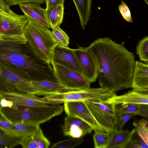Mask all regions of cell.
I'll return each mask as SVG.
<instances>
[{"label": "cell", "instance_id": "1", "mask_svg": "<svg viewBox=\"0 0 148 148\" xmlns=\"http://www.w3.org/2000/svg\"><path fill=\"white\" fill-rule=\"evenodd\" d=\"M96 61L100 87L114 92L131 88L135 56L108 37L98 38L88 47Z\"/></svg>", "mask_w": 148, "mask_h": 148}, {"label": "cell", "instance_id": "2", "mask_svg": "<svg viewBox=\"0 0 148 148\" xmlns=\"http://www.w3.org/2000/svg\"><path fill=\"white\" fill-rule=\"evenodd\" d=\"M0 65L28 80L57 82L51 64L37 58L27 42L0 38Z\"/></svg>", "mask_w": 148, "mask_h": 148}, {"label": "cell", "instance_id": "3", "mask_svg": "<svg viewBox=\"0 0 148 148\" xmlns=\"http://www.w3.org/2000/svg\"><path fill=\"white\" fill-rule=\"evenodd\" d=\"M28 18L29 21L24 31L27 43L37 58L51 64L54 49L57 45L52 37L51 32Z\"/></svg>", "mask_w": 148, "mask_h": 148}, {"label": "cell", "instance_id": "4", "mask_svg": "<svg viewBox=\"0 0 148 148\" xmlns=\"http://www.w3.org/2000/svg\"><path fill=\"white\" fill-rule=\"evenodd\" d=\"M114 92L110 89L100 87L82 90H66L43 98L49 104H60L70 101L104 100L112 96Z\"/></svg>", "mask_w": 148, "mask_h": 148}, {"label": "cell", "instance_id": "5", "mask_svg": "<svg viewBox=\"0 0 148 148\" xmlns=\"http://www.w3.org/2000/svg\"><path fill=\"white\" fill-rule=\"evenodd\" d=\"M29 21L25 15L10 14L0 12V38L16 42H27L24 31Z\"/></svg>", "mask_w": 148, "mask_h": 148}, {"label": "cell", "instance_id": "6", "mask_svg": "<svg viewBox=\"0 0 148 148\" xmlns=\"http://www.w3.org/2000/svg\"><path fill=\"white\" fill-rule=\"evenodd\" d=\"M84 101L95 119L107 132L114 130L118 118L114 105L104 100Z\"/></svg>", "mask_w": 148, "mask_h": 148}, {"label": "cell", "instance_id": "7", "mask_svg": "<svg viewBox=\"0 0 148 148\" xmlns=\"http://www.w3.org/2000/svg\"><path fill=\"white\" fill-rule=\"evenodd\" d=\"M0 92L29 93L38 95L32 80L23 78L5 67L0 65Z\"/></svg>", "mask_w": 148, "mask_h": 148}, {"label": "cell", "instance_id": "8", "mask_svg": "<svg viewBox=\"0 0 148 148\" xmlns=\"http://www.w3.org/2000/svg\"><path fill=\"white\" fill-rule=\"evenodd\" d=\"M51 65L58 82L67 90H82L90 88V83L82 73L53 62Z\"/></svg>", "mask_w": 148, "mask_h": 148}, {"label": "cell", "instance_id": "9", "mask_svg": "<svg viewBox=\"0 0 148 148\" xmlns=\"http://www.w3.org/2000/svg\"><path fill=\"white\" fill-rule=\"evenodd\" d=\"M73 51L84 78L90 83L95 82L97 78V67L95 60L88 47L78 46V48L73 49Z\"/></svg>", "mask_w": 148, "mask_h": 148}, {"label": "cell", "instance_id": "10", "mask_svg": "<svg viewBox=\"0 0 148 148\" xmlns=\"http://www.w3.org/2000/svg\"><path fill=\"white\" fill-rule=\"evenodd\" d=\"M64 110L67 115L78 118L89 125L95 132H107L95 119L84 101L64 103Z\"/></svg>", "mask_w": 148, "mask_h": 148}, {"label": "cell", "instance_id": "11", "mask_svg": "<svg viewBox=\"0 0 148 148\" xmlns=\"http://www.w3.org/2000/svg\"><path fill=\"white\" fill-rule=\"evenodd\" d=\"M2 97L12 104L33 107L49 104L43 97L34 94L0 92Z\"/></svg>", "mask_w": 148, "mask_h": 148}, {"label": "cell", "instance_id": "12", "mask_svg": "<svg viewBox=\"0 0 148 148\" xmlns=\"http://www.w3.org/2000/svg\"><path fill=\"white\" fill-rule=\"evenodd\" d=\"M93 130L89 125L78 118L67 115L64 118L62 127L64 136L79 138L87 134H90Z\"/></svg>", "mask_w": 148, "mask_h": 148}, {"label": "cell", "instance_id": "13", "mask_svg": "<svg viewBox=\"0 0 148 148\" xmlns=\"http://www.w3.org/2000/svg\"><path fill=\"white\" fill-rule=\"evenodd\" d=\"M52 62L82 74V71L75 55L73 49L57 45L54 49Z\"/></svg>", "mask_w": 148, "mask_h": 148}, {"label": "cell", "instance_id": "14", "mask_svg": "<svg viewBox=\"0 0 148 148\" xmlns=\"http://www.w3.org/2000/svg\"><path fill=\"white\" fill-rule=\"evenodd\" d=\"M131 88L138 91L148 93V64L135 61Z\"/></svg>", "mask_w": 148, "mask_h": 148}, {"label": "cell", "instance_id": "15", "mask_svg": "<svg viewBox=\"0 0 148 148\" xmlns=\"http://www.w3.org/2000/svg\"><path fill=\"white\" fill-rule=\"evenodd\" d=\"M104 101L114 105L122 103L148 104V93L132 89L120 95H117L114 92L112 96Z\"/></svg>", "mask_w": 148, "mask_h": 148}, {"label": "cell", "instance_id": "16", "mask_svg": "<svg viewBox=\"0 0 148 148\" xmlns=\"http://www.w3.org/2000/svg\"><path fill=\"white\" fill-rule=\"evenodd\" d=\"M19 5L28 18L46 29L50 28L45 16L46 9L41 8L39 4L35 2H28L20 3Z\"/></svg>", "mask_w": 148, "mask_h": 148}, {"label": "cell", "instance_id": "17", "mask_svg": "<svg viewBox=\"0 0 148 148\" xmlns=\"http://www.w3.org/2000/svg\"><path fill=\"white\" fill-rule=\"evenodd\" d=\"M32 84L38 95L48 96L67 90L60 83L48 80H32Z\"/></svg>", "mask_w": 148, "mask_h": 148}, {"label": "cell", "instance_id": "18", "mask_svg": "<svg viewBox=\"0 0 148 148\" xmlns=\"http://www.w3.org/2000/svg\"><path fill=\"white\" fill-rule=\"evenodd\" d=\"M135 132V129L131 131L112 130L109 133L110 139L107 148H126Z\"/></svg>", "mask_w": 148, "mask_h": 148}, {"label": "cell", "instance_id": "19", "mask_svg": "<svg viewBox=\"0 0 148 148\" xmlns=\"http://www.w3.org/2000/svg\"><path fill=\"white\" fill-rule=\"evenodd\" d=\"M39 126V125L26 122L13 123L8 130L3 132L11 136L23 137L32 135Z\"/></svg>", "mask_w": 148, "mask_h": 148}, {"label": "cell", "instance_id": "20", "mask_svg": "<svg viewBox=\"0 0 148 148\" xmlns=\"http://www.w3.org/2000/svg\"><path fill=\"white\" fill-rule=\"evenodd\" d=\"M79 17L81 27L84 30L90 20L91 0H73Z\"/></svg>", "mask_w": 148, "mask_h": 148}, {"label": "cell", "instance_id": "21", "mask_svg": "<svg viewBox=\"0 0 148 148\" xmlns=\"http://www.w3.org/2000/svg\"><path fill=\"white\" fill-rule=\"evenodd\" d=\"M45 16L50 28L59 26L62 23L64 14V5H60L55 7L45 9Z\"/></svg>", "mask_w": 148, "mask_h": 148}, {"label": "cell", "instance_id": "22", "mask_svg": "<svg viewBox=\"0 0 148 148\" xmlns=\"http://www.w3.org/2000/svg\"><path fill=\"white\" fill-rule=\"evenodd\" d=\"M52 29V37L57 45L65 47H68L69 38L66 32L60 28V26Z\"/></svg>", "mask_w": 148, "mask_h": 148}, {"label": "cell", "instance_id": "23", "mask_svg": "<svg viewBox=\"0 0 148 148\" xmlns=\"http://www.w3.org/2000/svg\"><path fill=\"white\" fill-rule=\"evenodd\" d=\"M22 138L11 136L0 130V148H12L20 145Z\"/></svg>", "mask_w": 148, "mask_h": 148}, {"label": "cell", "instance_id": "24", "mask_svg": "<svg viewBox=\"0 0 148 148\" xmlns=\"http://www.w3.org/2000/svg\"><path fill=\"white\" fill-rule=\"evenodd\" d=\"M95 148H107L109 145L110 135L107 132H95L93 135Z\"/></svg>", "mask_w": 148, "mask_h": 148}, {"label": "cell", "instance_id": "25", "mask_svg": "<svg viewBox=\"0 0 148 148\" xmlns=\"http://www.w3.org/2000/svg\"><path fill=\"white\" fill-rule=\"evenodd\" d=\"M140 104L122 103L115 105L116 113L119 116L124 113H131L136 115L139 110Z\"/></svg>", "mask_w": 148, "mask_h": 148}, {"label": "cell", "instance_id": "26", "mask_svg": "<svg viewBox=\"0 0 148 148\" xmlns=\"http://www.w3.org/2000/svg\"><path fill=\"white\" fill-rule=\"evenodd\" d=\"M136 132L137 134L148 144V122L144 119H140L134 123Z\"/></svg>", "mask_w": 148, "mask_h": 148}, {"label": "cell", "instance_id": "27", "mask_svg": "<svg viewBox=\"0 0 148 148\" xmlns=\"http://www.w3.org/2000/svg\"><path fill=\"white\" fill-rule=\"evenodd\" d=\"M136 53L140 60L148 63V37L145 36L138 43L136 47Z\"/></svg>", "mask_w": 148, "mask_h": 148}, {"label": "cell", "instance_id": "28", "mask_svg": "<svg viewBox=\"0 0 148 148\" xmlns=\"http://www.w3.org/2000/svg\"><path fill=\"white\" fill-rule=\"evenodd\" d=\"M31 136L38 148H48L51 145L50 141L45 136L40 126Z\"/></svg>", "mask_w": 148, "mask_h": 148}, {"label": "cell", "instance_id": "29", "mask_svg": "<svg viewBox=\"0 0 148 148\" xmlns=\"http://www.w3.org/2000/svg\"><path fill=\"white\" fill-rule=\"evenodd\" d=\"M82 142L81 138H72L64 140L53 144L52 148H71L79 145Z\"/></svg>", "mask_w": 148, "mask_h": 148}, {"label": "cell", "instance_id": "30", "mask_svg": "<svg viewBox=\"0 0 148 148\" xmlns=\"http://www.w3.org/2000/svg\"><path fill=\"white\" fill-rule=\"evenodd\" d=\"M148 148L147 144L138 135L137 136L134 137L133 135L130 140L126 148Z\"/></svg>", "mask_w": 148, "mask_h": 148}, {"label": "cell", "instance_id": "31", "mask_svg": "<svg viewBox=\"0 0 148 148\" xmlns=\"http://www.w3.org/2000/svg\"><path fill=\"white\" fill-rule=\"evenodd\" d=\"M136 115L134 114L127 113L121 114L118 116L114 130H122L123 127L125 123Z\"/></svg>", "mask_w": 148, "mask_h": 148}, {"label": "cell", "instance_id": "32", "mask_svg": "<svg viewBox=\"0 0 148 148\" xmlns=\"http://www.w3.org/2000/svg\"><path fill=\"white\" fill-rule=\"evenodd\" d=\"M121 4L119 6V9L121 13L126 21L132 23L130 9L126 3L123 1H121Z\"/></svg>", "mask_w": 148, "mask_h": 148}, {"label": "cell", "instance_id": "33", "mask_svg": "<svg viewBox=\"0 0 148 148\" xmlns=\"http://www.w3.org/2000/svg\"><path fill=\"white\" fill-rule=\"evenodd\" d=\"M20 145L23 148H38L31 136L23 137L20 141Z\"/></svg>", "mask_w": 148, "mask_h": 148}, {"label": "cell", "instance_id": "34", "mask_svg": "<svg viewBox=\"0 0 148 148\" xmlns=\"http://www.w3.org/2000/svg\"><path fill=\"white\" fill-rule=\"evenodd\" d=\"M9 7L12 5L19 4L20 3L34 2L40 5L45 2V0H4Z\"/></svg>", "mask_w": 148, "mask_h": 148}, {"label": "cell", "instance_id": "35", "mask_svg": "<svg viewBox=\"0 0 148 148\" xmlns=\"http://www.w3.org/2000/svg\"><path fill=\"white\" fill-rule=\"evenodd\" d=\"M13 123L8 122L0 114V130L4 132L7 131Z\"/></svg>", "mask_w": 148, "mask_h": 148}, {"label": "cell", "instance_id": "36", "mask_svg": "<svg viewBox=\"0 0 148 148\" xmlns=\"http://www.w3.org/2000/svg\"><path fill=\"white\" fill-rule=\"evenodd\" d=\"M64 0H45L46 9L54 8L60 5H64Z\"/></svg>", "mask_w": 148, "mask_h": 148}, {"label": "cell", "instance_id": "37", "mask_svg": "<svg viewBox=\"0 0 148 148\" xmlns=\"http://www.w3.org/2000/svg\"><path fill=\"white\" fill-rule=\"evenodd\" d=\"M136 115L148 118V104H140L139 109Z\"/></svg>", "mask_w": 148, "mask_h": 148}, {"label": "cell", "instance_id": "38", "mask_svg": "<svg viewBox=\"0 0 148 148\" xmlns=\"http://www.w3.org/2000/svg\"><path fill=\"white\" fill-rule=\"evenodd\" d=\"M2 98H3L2 97L1 95V93H0V105L1 104V100L2 99Z\"/></svg>", "mask_w": 148, "mask_h": 148}, {"label": "cell", "instance_id": "39", "mask_svg": "<svg viewBox=\"0 0 148 148\" xmlns=\"http://www.w3.org/2000/svg\"><path fill=\"white\" fill-rule=\"evenodd\" d=\"M146 2L147 5H148V0H144Z\"/></svg>", "mask_w": 148, "mask_h": 148}, {"label": "cell", "instance_id": "40", "mask_svg": "<svg viewBox=\"0 0 148 148\" xmlns=\"http://www.w3.org/2000/svg\"><path fill=\"white\" fill-rule=\"evenodd\" d=\"M0 12H4L0 7ZM5 13V12H4Z\"/></svg>", "mask_w": 148, "mask_h": 148}]
</instances>
